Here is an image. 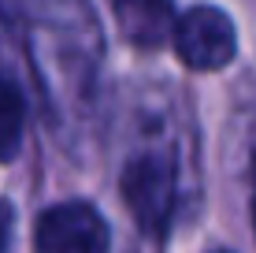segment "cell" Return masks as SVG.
I'll list each match as a JSON object with an SVG mask.
<instances>
[{"label": "cell", "instance_id": "1", "mask_svg": "<svg viewBox=\"0 0 256 253\" xmlns=\"http://www.w3.org/2000/svg\"><path fill=\"white\" fill-rule=\"evenodd\" d=\"M122 197L138 227L152 238L167 234L178 201V168L171 153H141L122 168Z\"/></svg>", "mask_w": 256, "mask_h": 253}, {"label": "cell", "instance_id": "2", "mask_svg": "<svg viewBox=\"0 0 256 253\" xmlns=\"http://www.w3.org/2000/svg\"><path fill=\"white\" fill-rule=\"evenodd\" d=\"M174 52L182 56V64L193 71H219L234 60L238 52V34L226 12L208 4L186 8L171 26Z\"/></svg>", "mask_w": 256, "mask_h": 253}, {"label": "cell", "instance_id": "3", "mask_svg": "<svg viewBox=\"0 0 256 253\" xmlns=\"http://www.w3.org/2000/svg\"><path fill=\"white\" fill-rule=\"evenodd\" d=\"M108 220L90 201L52 205L38 220V253H108Z\"/></svg>", "mask_w": 256, "mask_h": 253}, {"label": "cell", "instance_id": "4", "mask_svg": "<svg viewBox=\"0 0 256 253\" xmlns=\"http://www.w3.org/2000/svg\"><path fill=\"white\" fill-rule=\"evenodd\" d=\"M116 15L122 23V34L141 49L164 45L174 19V12L167 4H152V0H122V4H116Z\"/></svg>", "mask_w": 256, "mask_h": 253}, {"label": "cell", "instance_id": "5", "mask_svg": "<svg viewBox=\"0 0 256 253\" xmlns=\"http://www.w3.org/2000/svg\"><path fill=\"white\" fill-rule=\"evenodd\" d=\"M26 134V97L12 75H0V164L15 160Z\"/></svg>", "mask_w": 256, "mask_h": 253}, {"label": "cell", "instance_id": "6", "mask_svg": "<svg viewBox=\"0 0 256 253\" xmlns=\"http://www.w3.org/2000/svg\"><path fill=\"white\" fill-rule=\"evenodd\" d=\"M12 231H15V208L0 201V253H8V246H12Z\"/></svg>", "mask_w": 256, "mask_h": 253}, {"label": "cell", "instance_id": "7", "mask_svg": "<svg viewBox=\"0 0 256 253\" xmlns=\"http://www.w3.org/2000/svg\"><path fill=\"white\" fill-rule=\"evenodd\" d=\"M252 227H256V156H252Z\"/></svg>", "mask_w": 256, "mask_h": 253}, {"label": "cell", "instance_id": "8", "mask_svg": "<svg viewBox=\"0 0 256 253\" xmlns=\"http://www.w3.org/2000/svg\"><path fill=\"white\" fill-rule=\"evenodd\" d=\"M212 253H230V249H212Z\"/></svg>", "mask_w": 256, "mask_h": 253}]
</instances>
